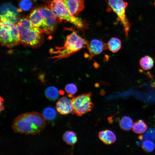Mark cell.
I'll list each match as a JSON object with an SVG mask.
<instances>
[{"label": "cell", "instance_id": "obj_1", "mask_svg": "<svg viewBox=\"0 0 155 155\" xmlns=\"http://www.w3.org/2000/svg\"><path fill=\"white\" fill-rule=\"evenodd\" d=\"M45 125V119L42 115L32 112L16 117L13 121L11 127L16 133L35 135L41 132Z\"/></svg>", "mask_w": 155, "mask_h": 155}, {"label": "cell", "instance_id": "obj_2", "mask_svg": "<svg viewBox=\"0 0 155 155\" xmlns=\"http://www.w3.org/2000/svg\"><path fill=\"white\" fill-rule=\"evenodd\" d=\"M16 24L20 42L24 46L36 48L42 44L44 38L43 32L34 26L28 18H20Z\"/></svg>", "mask_w": 155, "mask_h": 155}, {"label": "cell", "instance_id": "obj_3", "mask_svg": "<svg viewBox=\"0 0 155 155\" xmlns=\"http://www.w3.org/2000/svg\"><path fill=\"white\" fill-rule=\"evenodd\" d=\"M28 18L34 26L43 33L51 34L54 30L57 18L53 11L46 6L34 9Z\"/></svg>", "mask_w": 155, "mask_h": 155}, {"label": "cell", "instance_id": "obj_4", "mask_svg": "<svg viewBox=\"0 0 155 155\" xmlns=\"http://www.w3.org/2000/svg\"><path fill=\"white\" fill-rule=\"evenodd\" d=\"M88 41L81 37L74 31L68 35L63 46L57 47L54 52L56 55L57 59L66 58L87 46Z\"/></svg>", "mask_w": 155, "mask_h": 155}, {"label": "cell", "instance_id": "obj_5", "mask_svg": "<svg viewBox=\"0 0 155 155\" xmlns=\"http://www.w3.org/2000/svg\"><path fill=\"white\" fill-rule=\"evenodd\" d=\"M46 6L53 11L56 18L60 22L65 20L78 28L83 27L84 23L82 20L71 14L61 0H53L48 2Z\"/></svg>", "mask_w": 155, "mask_h": 155}, {"label": "cell", "instance_id": "obj_6", "mask_svg": "<svg viewBox=\"0 0 155 155\" xmlns=\"http://www.w3.org/2000/svg\"><path fill=\"white\" fill-rule=\"evenodd\" d=\"M0 38L3 46L12 48L18 44L20 42L16 24L0 21Z\"/></svg>", "mask_w": 155, "mask_h": 155}, {"label": "cell", "instance_id": "obj_7", "mask_svg": "<svg viewBox=\"0 0 155 155\" xmlns=\"http://www.w3.org/2000/svg\"><path fill=\"white\" fill-rule=\"evenodd\" d=\"M105 0L107 5V11L109 12L112 10L117 14L118 19L123 25L125 36L127 38L131 26L125 14L128 3L123 0Z\"/></svg>", "mask_w": 155, "mask_h": 155}, {"label": "cell", "instance_id": "obj_8", "mask_svg": "<svg viewBox=\"0 0 155 155\" xmlns=\"http://www.w3.org/2000/svg\"><path fill=\"white\" fill-rule=\"evenodd\" d=\"M91 95L92 93L89 92L72 97L73 113L81 116L91 111L94 107Z\"/></svg>", "mask_w": 155, "mask_h": 155}, {"label": "cell", "instance_id": "obj_9", "mask_svg": "<svg viewBox=\"0 0 155 155\" xmlns=\"http://www.w3.org/2000/svg\"><path fill=\"white\" fill-rule=\"evenodd\" d=\"M19 13L11 3L4 4L0 8V21L16 24L20 18Z\"/></svg>", "mask_w": 155, "mask_h": 155}, {"label": "cell", "instance_id": "obj_10", "mask_svg": "<svg viewBox=\"0 0 155 155\" xmlns=\"http://www.w3.org/2000/svg\"><path fill=\"white\" fill-rule=\"evenodd\" d=\"M66 96L60 98L57 102L56 108L60 114L66 115L70 113H73V105L72 99Z\"/></svg>", "mask_w": 155, "mask_h": 155}, {"label": "cell", "instance_id": "obj_11", "mask_svg": "<svg viewBox=\"0 0 155 155\" xmlns=\"http://www.w3.org/2000/svg\"><path fill=\"white\" fill-rule=\"evenodd\" d=\"M87 47L90 53V58L95 55L100 54L108 49L107 44L102 40L95 39L88 43Z\"/></svg>", "mask_w": 155, "mask_h": 155}, {"label": "cell", "instance_id": "obj_12", "mask_svg": "<svg viewBox=\"0 0 155 155\" xmlns=\"http://www.w3.org/2000/svg\"><path fill=\"white\" fill-rule=\"evenodd\" d=\"M73 15L77 16L84 9V0H61Z\"/></svg>", "mask_w": 155, "mask_h": 155}, {"label": "cell", "instance_id": "obj_13", "mask_svg": "<svg viewBox=\"0 0 155 155\" xmlns=\"http://www.w3.org/2000/svg\"><path fill=\"white\" fill-rule=\"evenodd\" d=\"M98 137L100 140L106 145L111 144L116 140L115 134L113 131L108 129L100 131L98 133Z\"/></svg>", "mask_w": 155, "mask_h": 155}, {"label": "cell", "instance_id": "obj_14", "mask_svg": "<svg viewBox=\"0 0 155 155\" xmlns=\"http://www.w3.org/2000/svg\"><path fill=\"white\" fill-rule=\"evenodd\" d=\"M153 59L149 55H146L142 57L139 61V64L142 68L147 70L152 68L154 65Z\"/></svg>", "mask_w": 155, "mask_h": 155}, {"label": "cell", "instance_id": "obj_15", "mask_svg": "<svg viewBox=\"0 0 155 155\" xmlns=\"http://www.w3.org/2000/svg\"><path fill=\"white\" fill-rule=\"evenodd\" d=\"M64 142L69 145H73L78 141V137L76 134L74 132L68 131L65 132L62 137Z\"/></svg>", "mask_w": 155, "mask_h": 155}, {"label": "cell", "instance_id": "obj_16", "mask_svg": "<svg viewBox=\"0 0 155 155\" xmlns=\"http://www.w3.org/2000/svg\"><path fill=\"white\" fill-rule=\"evenodd\" d=\"M60 91L55 87L50 86L48 87L45 91L46 97L49 100L55 101L59 97Z\"/></svg>", "mask_w": 155, "mask_h": 155}, {"label": "cell", "instance_id": "obj_17", "mask_svg": "<svg viewBox=\"0 0 155 155\" xmlns=\"http://www.w3.org/2000/svg\"><path fill=\"white\" fill-rule=\"evenodd\" d=\"M108 49L113 53L118 51L121 47V42L118 38L113 37L108 41L107 44Z\"/></svg>", "mask_w": 155, "mask_h": 155}, {"label": "cell", "instance_id": "obj_18", "mask_svg": "<svg viewBox=\"0 0 155 155\" xmlns=\"http://www.w3.org/2000/svg\"><path fill=\"white\" fill-rule=\"evenodd\" d=\"M133 124V121L129 117L125 116L120 120L119 125L120 128L122 130L128 131L132 129Z\"/></svg>", "mask_w": 155, "mask_h": 155}, {"label": "cell", "instance_id": "obj_19", "mask_svg": "<svg viewBox=\"0 0 155 155\" xmlns=\"http://www.w3.org/2000/svg\"><path fill=\"white\" fill-rule=\"evenodd\" d=\"M148 125L142 120H138L134 123L132 130L133 131L137 134H142L147 129Z\"/></svg>", "mask_w": 155, "mask_h": 155}, {"label": "cell", "instance_id": "obj_20", "mask_svg": "<svg viewBox=\"0 0 155 155\" xmlns=\"http://www.w3.org/2000/svg\"><path fill=\"white\" fill-rule=\"evenodd\" d=\"M55 110L51 107H47L45 108L42 112V115L46 120L51 121L54 119L57 116Z\"/></svg>", "mask_w": 155, "mask_h": 155}, {"label": "cell", "instance_id": "obj_21", "mask_svg": "<svg viewBox=\"0 0 155 155\" xmlns=\"http://www.w3.org/2000/svg\"><path fill=\"white\" fill-rule=\"evenodd\" d=\"M32 5V3L31 0H20L18 10L20 13L29 10L31 8Z\"/></svg>", "mask_w": 155, "mask_h": 155}, {"label": "cell", "instance_id": "obj_22", "mask_svg": "<svg viewBox=\"0 0 155 155\" xmlns=\"http://www.w3.org/2000/svg\"><path fill=\"white\" fill-rule=\"evenodd\" d=\"M65 92L67 93L69 98H72L78 91V88L76 85L73 83L67 84L65 88Z\"/></svg>", "mask_w": 155, "mask_h": 155}, {"label": "cell", "instance_id": "obj_23", "mask_svg": "<svg viewBox=\"0 0 155 155\" xmlns=\"http://www.w3.org/2000/svg\"><path fill=\"white\" fill-rule=\"evenodd\" d=\"M155 147L154 143L150 140H146L144 141L142 144V148L143 150L147 152L152 151Z\"/></svg>", "mask_w": 155, "mask_h": 155}, {"label": "cell", "instance_id": "obj_24", "mask_svg": "<svg viewBox=\"0 0 155 155\" xmlns=\"http://www.w3.org/2000/svg\"><path fill=\"white\" fill-rule=\"evenodd\" d=\"M0 111L1 112L3 111L4 109V107L3 106V103L4 102V100L3 98L1 96H0Z\"/></svg>", "mask_w": 155, "mask_h": 155}, {"label": "cell", "instance_id": "obj_25", "mask_svg": "<svg viewBox=\"0 0 155 155\" xmlns=\"http://www.w3.org/2000/svg\"><path fill=\"white\" fill-rule=\"evenodd\" d=\"M154 6H155V0H154Z\"/></svg>", "mask_w": 155, "mask_h": 155}, {"label": "cell", "instance_id": "obj_26", "mask_svg": "<svg viewBox=\"0 0 155 155\" xmlns=\"http://www.w3.org/2000/svg\"><path fill=\"white\" fill-rule=\"evenodd\" d=\"M51 0V1H52V0Z\"/></svg>", "mask_w": 155, "mask_h": 155}]
</instances>
